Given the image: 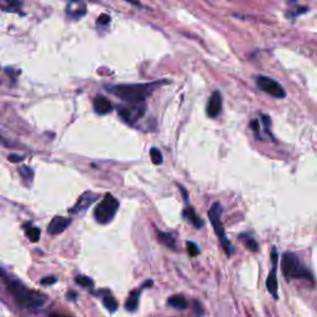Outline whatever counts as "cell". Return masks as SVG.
Returning a JSON list of instances; mask_svg holds the SVG:
<instances>
[{"mask_svg":"<svg viewBox=\"0 0 317 317\" xmlns=\"http://www.w3.org/2000/svg\"><path fill=\"white\" fill-rule=\"evenodd\" d=\"M159 83H145V85H119L108 86V90L121 101L128 102L133 106L144 103L145 99L150 96L154 88Z\"/></svg>","mask_w":317,"mask_h":317,"instance_id":"cell-1","label":"cell"},{"mask_svg":"<svg viewBox=\"0 0 317 317\" xmlns=\"http://www.w3.org/2000/svg\"><path fill=\"white\" fill-rule=\"evenodd\" d=\"M6 289L14 297L16 304L24 309H37L44 306L47 300L41 292L28 289L18 280H6Z\"/></svg>","mask_w":317,"mask_h":317,"instance_id":"cell-2","label":"cell"},{"mask_svg":"<svg viewBox=\"0 0 317 317\" xmlns=\"http://www.w3.org/2000/svg\"><path fill=\"white\" fill-rule=\"evenodd\" d=\"M281 271L284 278L287 280L292 279H305V280L312 281L311 273L302 265L299 257L292 252H285L281 258Z\"/></svg>","mask_w":317,"mask_h":317,"instance_id":"cell-3","label":"cell"},{"mask_svg":"<svg viewBox=\"0 0 317 317\" xmlns=\"http://www.w3.org/2000/svg\"><path fill=\"white\" fill-rule=\"evenodd\" d=\"M221 216H222V206L221 204L219 203L212 204L211 209L208 211L209 221H211L212 226H213L214 232H216V234L218 235L219 242H221L222 247H223V249H225L226 254H227L228 257H231L233 254V252H234V248H233V245L231 244V242L228 240L227 235H226L225 228H223V225H222Z\"/></svg>","mask_w":317,"mask_h":317,"instance_id":"cell-4","label":"cell"},{"mask_svg":"<svg viewBox=\"0 0 317 317\" xmlns=\"http://www.w3.org/2000/svg\"><path fill=\"white\" fill-rule=\"evenodd\" d=\"M119 208V202L115 197L112 196L111 194L106 195L101 203L94 209V218L101 225H107L115 216L116 211Z\"/></svg>","mask_w":317,"mask_h":317,"instance_id":"cell-5","label":"cell"},{"mask_svg":"<svg viewBox=\"0 0 317 317\" xmlns=\"http://www.w3.org/2000/svg\"><path fill=\"white\" fill-rule=\"evenodd\" d=\"M257 86L271 97H275V98H285L287 97V92L283 88V86L270 77H266V76L257 77Z\"/></svg>","mask_w":317,"mask_h":317,"instance_id":"cell-6","label":"cell"},{"mask_svg":"<svg viewBox=\"0 0 317 317\" xmlns=\"http://www.w3.org/2000/svg\"><path fill=\"white\" fill-rule=\"evenodd\" d=\"M222 104H223V101H222L221 92L214 90L207 103V115L209 118H217L222 112Z\"/></svg>","mask_w":317,"mask_h":317,"instance_id":"cell-7","label":"cell"},{"mask_svg":"<svg viewBox=\"0 0 317 317\" xmlns=\"http://www.w3.org/2000/svg\"><path fill=\"white\" fill-rule=\"evenodd\" d=\"M118 113L124 120L126 121H133L138 120L140 116L144 114V109L140 106H133L132 107H118Z\"/></svg>","mask_w":317,"mask_h":317,"instance_id":"cell-8","label":"cell"},{"mask_svg":"<svg viewBox=\"0 0 317 317\" xmlns=\"http://www.w3.org/2000/svg\"><path fill=\"white\" fill-rule=\"evenodd\" d=\"M70 225H71L70 218L57 216V217H55V218H52V221L50 222L49 227H47V232L52 235L61 234L62 232H65V230Z\"/></svg>","mask_w":317,"mask_h":317,"instance_id":"cell-9","label":"cell"},{"mask_svg":"<svg viewBox=\"0 0 317 317\" xmlns=\"http://www.w3.org/2000/svg\"><path fill=\"white\" fill-rule=\"evenodd\" d=\"M96 197H97L96 195H92L89 194V192L82 195L81 199L77 201V203H76L75 206H73V208L71 209V212H72V213H81V212H85L86 209L93 203V201L96 200Z\"/></svg>","mask_w":317,"mask_h":317,"instance_id":"cell-10","label":"cell"},{"mask_svg":"<svg viewBox=\"0 0 317 317\" xmlns=\"http://www.w3.org/2000/svg\"><path fill=\"white\" fill-rule=\"evenodd\" d=\"M86 9H87V6H86V4L82 3V1H71V3H68L66 13H67V15L71 16V18L80 19L86 14V11H87Z\"/></svg>","mask_w":317,"mask_h":317,"instance_id":"cell-11","label":"cell"},{"mask_svg":"<svg viewBox=\"0 0 317 317\" xmlns=\"http://www.w3.org/2000/svg\"><path fill=\"white\" fill-rule=\"evenodd\" d=\"M93 107H94V111L98 114H108L113 111V106L109 102V99H107L106 97L98 96L96 97V99L93 101Z\"/></svg>","mask_w":317,"mask_h":317,"instance_id":"cell-12","label":"cell"},{"mask_svg":"<svg viewBox=\"0 0 317 317\" xmlns=\"http://www.w3.org/2000/svg\"><path fill=\"white\" fill-rule=\"evenodd\" d=\"M266 289L268 291L273 295L274 299H278V280H276V265L273 266L270 274L268 275L266 279Z\"/></svg>","mask_w":317,"mask_h":317,"instance_id":"cell-13","label":"cell"},{"mask_svg":"<svg viewBox=\"0 0 317 317\" xmlns=\"http://www.w3.org/2000/svg\"><path fill=\"white\" fill-rule=\"evenodd\" d=\"M183 217L191 222L192 225H194L196 228L203 227V221L197 216V213L195 212V209L192 208V207H187V208H185V211H183Z\"/></svg>","mask_w":317,"mask_h":317,"instance_id":"cell-14","label":"cell"},{"mask_svg":"<svg viewBox=\"0 0 317 317\" xmlns=\"http://www.w3.org/2000/svg\"><path fill=\"white\" fill-rule=\"evenodd\" d=\"M157 238H159L160 243H163V244L166 245L168 248H170V249H176V239L173 234L157 231Z\"/></svg>","mask_w":317,"mask_h":317,"instance_id":"cell-15","label":"cell"},{"mask_svg":"<svg viewBox=\"0 0 317 317\" xmlns=\"http://www.w3.org/2000/svg\"><path fill=\"white\" fill-rule=\"evenodd\" d=\"M139 297H140V291H138V290L130 292L129 297L126 299L125 309L130 312L135 311V310L138 309V305H139Z\"/></svg>","mask_w":317,"mask_h":317,"instance_id":"cell-16","label":"cell"},{"mask_svg":"<svg viewBox=\"0 0 317 317\" xmlns=\"http://www.w3.org/2000/svg\"><path fill=\"white\" fill-rule=\"evenodd\" d=\"M168 304L171 307L177 310H185L187 307V301H186V299L182 295H173L168 300Z\"/></svg>","mask_w":317,"mask_h":317,"instance_id":"cell-17","label":"cell"},{"mask_svg":"<svg viewBox=\"0 0 317 317\" xmlns=\"http://www.w3.org/2000/svg\"><path fill=\"white\" fill-rule=\"evenodd\" d=\"M24 230H25L26 235H28V238L31 240V242L32 243L39 242L40 234H41V232H40L39 228L34 227V226H31L28 223V225L24 226Z\"/></svg>","mask_w":317,"mask_h":317,"instance_id":"cell-18","label":"cell"},{"mask_svg":"<svg viewBox=\"0 0 317 317\" xmlns=\"http://www.w3.org/2000/svg\"><path fill=\"white\" fill-rule=\"evenodd\" d=\"M240 239L243 240V243L245 244V247H247L249 250H252V252H257V250H258V243L256 242V239H254V238L249 237V235L242 234L240 235Z\"/></svg>","mask_w":317,"mask_h":317,"instance_id":"cell-19","label":"cell"},{"mask_svg":"<svg viewBox=\"0 0 317 317\" xmlns=\"http://www.w3.org/2000/svg\"><path fill=\"white\" fill-rule=\"evenodd\" d=\"M103 305L108 311L115 312L118 310V302L113 296H106L103 299Z\"/></svg>","mask_w":317,"mask_h":317,"instance_id":"cell-20","label":"cell"},{"mask_svg":"<svg viewBox=\"0 0 317 317\" xmlns=\"http://www.w3.org/2000/svg\"><path fill=\"white\" fill-rule=\"evenodd\" d=\"M150 157H151V161L155 165H160L163 163V155H161L160 150L156 149V147L150 149Z\"/></svg>","mask_w":317,"mask_h":317,"instance_id":"cell-21","label":"cell"},{"mask_svg":"<svg viewBox=\"0 0 317 317\" xmlns=\"http://www.w3.org/2000/svg\"><path fill=\"white\" fill-rule=\"evenodd\" d=\"M76 283L83 288H92L93 284H94L93 283L92 279L87 278V276H83V275L76 276Z\"/></svg>","mask_w":317,"mask_h":317,"instance_id":"cell-22","label":"cell"},{"mask_svg":"<svg viewBox=\"0 0 317 317\" xmlns=\"http://www.w3.org/2000/svg\"><path fill=\"white\" fill-rule=\"evenodd\" d=\"M306 11H309V8L307 6H297L296 9H292V10H288L287 13V16L290 19H294L296 18V16L301 15V14L306 13Z\"/></svg>","mask_w":317,"mask_h":317,"instance_id":"cell-23","label":"cell"},{"mask_svg":"<svg viewBox=\"0 0 317 317\" xmlns=\"http://www.w3.org/2000/svg\"><path fill=\"white\" fill-rule=\"evenodd\" d=\"M19 173H20V175L23 176L24 180H31L32 176H34L32 170H31L30 168H28V166H21V168L19 169Z\"/></svg>","mask_w":317,"mask_h":317,"instance_id":"cell-24","label":"cell"},{"mask_svg":"<svg viewBox=\"0 0 317 317\" xmlns=\"http://www.w3.org/2000/svg\"><path fill=\"white\" fill-rule=\"evenodd\" d=\"M186 247H187V252L188 254L191 257H197L200 254V249L199 247H197L196 243L194 242H187V244H186Z\"/></svg>","mask_w":317,"mask_h":317,"instance_id":"cell-25","label":"cell"},{"mask_svg":"<svg viewBox=\"0 0 317 317\" xmlns=\"http://www.w3.org/2000/svg\"><path fill=\"white\" fill-rule=\"evenodd\" d=\"M109 21H111V16L106 15V14H102L98 18V20H97V23H98L99 25H107Z\"/></svg>","mask_w":317,"mask_h":317,"instance_id":"cell-26","label":"cell"},{"mask_svg":"<svg viewBox=\"0 0 317 317\" xmlns=\"http://www.w3.org/2000/svg\"><path fill=\"white\" fill-rule=\"evenodd\" d=\"M56 281H57L56 276H47V278L42 279L41 284L42 285H52V284H55Z\"/></svg>","mask_w":317,"mask_h":317,"instance_id":"cell-27","label":"cell"},{"mask_svg":"<svg viewBox=\"0 0 317 317\" xmlns=\"http://www.w3.org/2000/svg\"><path fill=\"white\" fill-rule=\"evenodd\" d=\"M250 126H252V129H253V132L256 133V135H257V138L259 137V121L257 120H253V121H250ZM260 138V137H259Z\"/></svg>","mask_w":317,"mask_h":317,"instance_id":"cell-28","label":"cell"},{"mask_svg":"<svg viewBox=\"0 0 317 317\" xmlns=\"http://www.w3.org/2000/svg\"><path fill=\"white\" fill-rule=\"evenodd\" d=\"M24 157L23 156H19V155H9V160L11 161V163H20V161H23Z\"/></svg>","mask_w":317,"mask_h":317,"instance_id":"cell-29","label":"cell"},{"mask_svg":"<svg viewBox=\"0 0 317 317\" xmlns=\"http://www.w3.org/2000/svg\"><path fill=\"white\" fill-rule=\"evenodd\" d=\"M49 317H70V316H66V315H51V316Z\"/></svg>","mask_w":317,"mask_h":317,"instance_id":"cell-30","label":"cell"}]
</instances>
